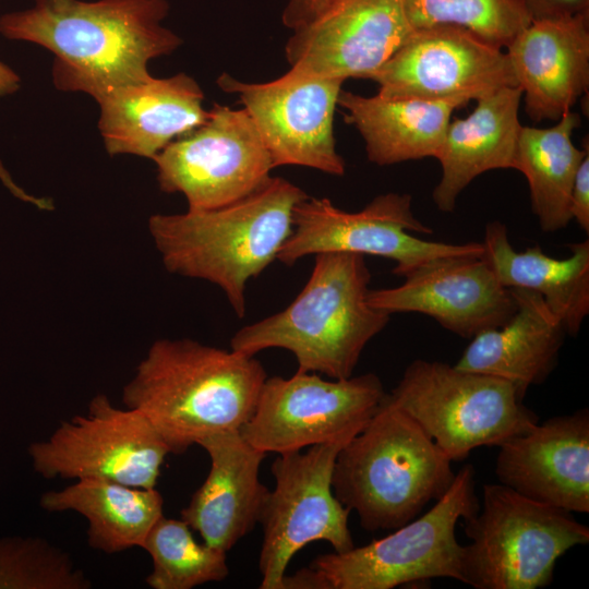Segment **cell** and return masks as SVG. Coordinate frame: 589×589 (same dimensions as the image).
Wrapping results in <instances>:
<instances>
[{
	"mask_svg": "<svg viewBox=\"0 0 589 589\" xmlns=\"http://www.w3.org/2000/svg\"><path fill=\"white\" fill-rule=\"evenodd\" d=\"M411 32L399 0H336L293 31L285 55L290 69L303 73L368 79Z\"/></svg>",
	"mask_w": 589,
	"mask_h": 589,
	"instance_id": "17",
	"label": "cell"
},
{
	"mask_svg": "<svg viewBox=\"0 0 589 589\" xmlns=\"http://www.w3.org/2000/svg\"><path fill=\"white\" fill-rule=\"evenodd\" d=\"M197 445L207 453L211 468L180 516L204 543L228 552L259 524L269 491L260 479L267 454L239 431L206 436Z\"/></svg>",
	"mask_w": 589,
	"mask_h": 589,
	"instance_id": "21",
	"label": "cell"
},
{
	"mask_svg": "<svg viewBox=\"0 0 589 589\" xmlns=\"http://www.w3.org/2000/svg\"><path fill=\"white\" fill-rule=\"evenodd\" d=\"M461 582L474 589H538L555 564L589 542L588 526L573 513L530 500L501 483L483 485L482 506L466 518Z\"/></svg>",
	"mask_w": 589,
	"mask_h": 589,
	"instance_id": "7",
	"label": "cell"
},
{
	"mask_svg": "<svg viewBox=\"0 0 589 589\" xmlns=\"http://www.w3.org/2000/svg\"><path fill=\"white\" fill-rule=\"evenodd\" d=\"M169 449L146 417L95 395L85 414L62 421L45 441L32 443L34 470L45 479H104L156 488Z\"/></svg>",
	"mask_w": 589,
	"mask_h": 589,
	"instance_id": "12",
	"label": "cell"
},
{
	"mask_svg": "<svg viewBox=\"0 0 589 589\" xmlns=\"http://www.w3.org/2000/svg\"><path fill=\"white\" fill-rule=\"evenodd\" d=\"M266 377L255 356L190 338H160L124 385L122 401L146 417L170 454L181 455L206 436L239 431Z\"/></svg>",
	"mask_w": 589,
	"mask_h": 589,
	"instance_id": "2",
	"label": "cell"
},
{
	"mask_svg": "<svg viewBox=\"0 0 589 589\" xmlns=\"http://www.w3.org/2000/svg\"><path fill=\"white\" fill-rule=\"evenodd\" d=\"M345 81L293 69L265 83L241 82L224 73L219 87L239 96L271 155L274 168L302 166L342 176L334 113Z\"/></svg>",
	"mask_w": 589,
	"mask_h": 589,
	"instance_id": "15",
	"label": "cell"
},
{
	"mask_svg": "<svg viewBox=\"0 0 589 589\" xmlns=\"http://www.w3.org/2000/svg\"><path fill=\"white\" fill-rule=\"evenodd\" d=\"M336 0H288L281 15L285 26L292 31L306 25Z\"/></svg>",
	"mask_w": 589,
	"mask_h": 589,
	"instance_id": "33",
	"label": "cell"
},
{
	"mask_svg": "<svg viewBox=\"0 0 589 589\" xmlns=\"http://www.w3.org/2000/svg\"><path fill=\"white\" fill-rule=\"evenodd\" d=\"M64 550L40 538L0 539V589H88Z\"/></svg>",
	"mask_w": 589,
	"mask_h": 589,
	"instance_id": "30",
	"label": "cell"
},
{
	"mask_svg": "<svg viewBox=\"0 0 589 589\" xmlns=\"http://www.w3.org/2000/svg\"><path fill=\"white\" fill-rule=\"evenodd\" d=\"M386 399L452 461L481 446L498 447L539 422L509 382L440 361L413 360Z\"/></svg>",
	"mask_w": 589,
	"mask_h": 589,
	"instance_id": "8",
	"label": "cell"
},
{
	"mask_svg": "<svg viewBox=\"0 0 589 589\" xmlns=\"http://www.w3.org/2000/svg\"><path fill=\"white\" fill-rule=\"evenodd\" d=\"M581 123L578 113L568 110L550 128L521 127L514 167L527 179L531 208L544 232L568 226L570 191L577 169L589 153L586 139L577 148L572 134Z\"/></svg>",
	"mask_w": 589,
	"mask_h": 589,
	"instance_id": "27",
	"label": "cell"
},
{
	"mask_svg": "<svg viewBox=\"0 0 589 589\" xmlns=\"http://www.w3.org/2000/svg\"><path fill=\"white\" fill-rule=\"evenodd\" d=\"M452 462L385 395L363 430L338 452L332 488L364 530H394L447 491L456 473Z\"/></svg>",
	"mask_w": 589,
	"mask_h": 589,
	"instance_id": "5",
	"label": "cell"
},
{
	"mask_svg": "<svg viewBox=\"0 0 589 589\" xmlns=\"http://www.w3.org/2000/svg\"><path fill=\"white\" fill-rule=\"evenodd\" d=\"M531 21L589 12V0H522Z\"/></svg>",
	"mask_w": 589,
	"mask_h": 589,
	"instance_id": "32",
	"label": "cell"
},
{
	"mask_svg": "<svg viewBox=\"0 0 589 589\" xmlns=\"http://www.w3.org/2000/svg\"><path fill=\"white\" fill-rule=\"evenodd\" d=\"M569 212L572 219L586 232H589V153L581 160L574 178Z\"/></svg>",
	"mask_w": 589,
	"mask_h": 589,
	"instance_id": "31",
	"label": "cell"
},
{
	"mask_svg": "<svg viewBox=\"0 0 589 589\" xmlns=\"http://www.w3.org/2000/svg\"><path fill=\"white\" fill-rule=\"evenodd\" d=\"M21 85L17 73L0 61V98L15 93Z\"/></svg>",
	"mask_w": 589,
	"mask_h": 589,
	"instance_id": "35",
	"label": "cell"
},
{
	"mask_svg": "<svg viewBox=\"0 0 589 589\" xmlns=\"http://www.w3.org/2000/svg\"><path fill=\"white\" fill-rule=\"evenodd\" d=\"M498 483L570 513H589V411L553 417L498 446Z\"/></svg>",
	"mask_w": 589,
	"mask_h": 589,
	"instance_id": "18",
	"label": "cell"
},
{
	"mask_svg": "<svg viewBox=\"0 0 589 589\" xmlns=\"http://www.w3.org/2000/svg\"><path fill=\"white\" fill-rule=\"evenodd\" d=\"M412 27L455 25L506 47L530 22L522 0H399Z\"/></svg>",
	"mask_w": 589,
	"mask_h": 589,
	"instance_id": "29",
	"label": "cell"
},
{
	"mask_svg": "<svg viewBox=\"0 0 589 589\" xmlns=\"http://www.w3.org/2000/svg\"><path fill=\"white\" fill-rule=\"evenodd\" d=\"M168 12L167 0H34L2 14L0 34L51 51L56 88L97 100L149 80V61L180 47L182 39L161 24Z\"/></svg>",
	"mask_w": 589,
	"mask_h": 589,
	"instance_id": "1",
	"label": "cell"
},
{
	"mask_svg": "<svg viewBox=\"0 0 589 589\" xmlns=\"http://www.w3.org/2000/svg\"><path fill=\"white\" fill-rule=\"evenodd\" d=\"M431 232L414 216L406 193L381 194L358 212L342 211L326 197L306 196L293 209L292 230L277 261L291 266L324 252L375 255L394 261L393 273L404 278L437 259L483 254L482 242L448 243L416 236Z\"/></svg>",
	"mask_w": 589,
	"mask_h": 589,
	"instance_id": "9",
	"label": "cell"
},
{
	"mask_svg": "<svg viewBox=\"0 0 589 589\" xmlns=\"http://www.w3.org/2000/svg\"><path fill=\"white\" fill-rule=\"evenodd\" d=\"M203 100L199 83L185 73L111 89L96 100L107 153L153 160L169 143L206 121Z\"/></svg>",
	"mask_w": 589,
	"mask_h": 589,
	"instance_id": "20",
	"label": "cell"
},
{
	"mask_svg": "<svg viewBox=\"0 0 589 589\" xmlns=\"http://www.w3.org/2000/svg\"><path fill=\"white\" fill-rule=\"evenodd\" d=\"M141 548L152 558L145 582L153 589H192L229 575L227 552L197 542L182 519L163 515Z\"/></svg>",
	"mask_w": 589,
	"mask_h": 589,
	"instance_id": "28",
	"label": "cell"
},
{
	"mask_svg": "<svg viewBox=\"0 0 589 589\" xmlns=\"http://www.w3.org/2000/svg\"><path fill=\"white\" fill-rule=\"evenodd\" d=\"M385 395L374 373L329 380L300 371L290 377L267 376L251 418L239 432L265 454L346 445L363 430Z\"/></svg>",
	"mask_w": 589,
	"mask_h": 589,
	"instance_id": "10",
	"label": "cell"
},
{
	"mask_svg": "<svg viewBox=\"0 0 589 589\" xmlns=\"http://www.w3.org/2000/svg\"><path fill=\"white\" fill-rule=\"evenodd\" d=\"M483 257L506 288H522L540 294L562 322L566 334L576 336L589 314V241L568 244L564 259L549 256L536 245L513 248L506 225L485 226Z\"/></svg>",
	"mask_w": 589,
	"mask_h": 589,
	"instance_id": "24",
	"label": "cell"
},
{
	"mask_svg": "<svg viewBox=\"0 0 589 589\" xmlns=\"http://www.w3.org/2000/svg\"><path fill=\"white\" fill-rule=\"evenodd\" d=\"M159 189L181 193L191 212L218 208L263 184L274 169L248 111L214 104L206 121L153 158Z\"/></svg>",
	"mask_w": 589,
	"mask_h": 589,
	"instance_id": "13",
	"label": "cell"
},
{
	"mask_svg": "<svg viewBox=\"0 0 589 589\" xmlns=\"http://www.w3.org/2000/svg\"><path fill=\"white\" fill-rule=\"evenodd\" d=\"M306 196L287 179L271 176L218 208L154 214L148 232L169 273L217 286L241 318L249 280L277 260L292 230L293 209Z\"/></svg>",
	"mask_w": 589,
	"mask_h": 589,
	"instance_id": "3",
	"label": "cell"
},
{
	"mask_svg": "<svg viewBox=\"0 0 589 589\" xmlns=\"http://www.w3.org/2000/svg\"><path fill=\"white\" fill-rule=\"evenodd\" d=\"M525 109L558 120L589 86V12L531 21L506 46Z\"/></svg>",
	"mask_w": 589,
	"mask_h": 589,
	"instance_id": "19",
	"label": "cell"
},
{
	"mask_svg": "<svg viewBox=\"0 0 589 589\" xmlns=\"http://www.w3.org/2000/svg\"><path fill=\"white\" fill-rule=\"evenodd\" d=\"M519 86L503 87L477 100L464 119L450 120L436 155L442 176L432 199L442 212H453L459 194L478 176L514 167L521 124Z\"/></svg>",
	"mask_w": 589,
	"mask_h": 589,
	"instance_id": "23",
	"label": "cell"
},
{
	"mask_svg": "<svg viewBox=\"0 0 589 589\" xmlns=\"http://www.w3.org/2000/svg\"><path fill=\"white\" fill-rule=\"evenodd\" d=\"M370 281L363 255L315 254L312 273L294 300L237 330L230 349L248 356L285 349L294 356L297 371L350 377L365 346L390 318L369 303Z\"/></svg>",
	"mask_w": 589,
	"mask_h": 589,
	"instance_id": "4",
	"label": "cell"
},
{
	"mask_svg": "<svg viewBox=\"0 0 589 589\" xmlns=\"http://www.w3.org/2000/svg\"><path fill=\"white\" fill-rule=\"evenodd\" d=\"M369 303L381 311L420 313L445 329L472 338L503 325L516 311V301L482 254L434 260L389 288L370 289Z\"/></svg>",
	"mask_w": 589,
	"mask_h": 589,
	"instance_id": "16",
	"label": "cell"
},
{
	"mask_svg": "<svg viewBox=\"0 0 589 589\" xmlns=\"http://www.w3.org/2000/svg\"><path fill=\"white\" fill-rule=\"evenodd\" d=\"M0 181L4 185V188H7L9 192L20 201L28 203L41 211H52L55 208V205L50 199L32 195L27 193L23 188H21L17 183H15L1 160Z\"/></svg>",
	"mask_w": 589,
	"mask_h": 589,
	"instance_id": "34",
	"label": "cell"
},
{
	"mask_svg": "<svg viewBox=\"0 0 589 589\" xmlns=\"http://www.w3.org/2000/svg\"><path fill=\"white\" fill-rule=\"evenodd\" d=\"M345 445L321 444L278 455L272 465L275 486L268 491L259 524L261 589H284L292 557L306 544L325 541L334 552L354 546L348 519L351 510L335 496L332 477Z\"/></svg>",
	"mask_w": 589,
	"mask_h": 589,
	"instance_id": "11",
	"label": "cell"
},
{
	"mask_svg": "<svg viewBox=\"0 0 589 589\" xmlns=\"http://www.w3.org/2000/svg\"><path fill=\"white\" fill-rule=\"evenodd\" d=\"M479 507L474 468L465 465L425 514L365 545L316 556L286 575L284 589H393L432 578L461 582L456 525Z\"/></svg>",
	"mask_w": 589,
	"mask_h": 589,
	"instance_id": "6",
	"label": "cell"
},
{
	"mask_svg": "<svg viewBox=\"0 0 589 589\" xmlns=\"http://www.w3.org/2000/svg\"><path fill=\"white\" fill-rule=\"evenodd\" d=\"M383 98H416L458 107L518 86L506 52L455 25L416 28L369 75Z\"/></svg>",
	"mask_w": 589,
	"mask_h": 589,
	"instance_id": "14",
	"label": "cell"
},
{
	"mask_svg": "<svg viewBox=\"0 0 589 589\" xmlns=\"http://www.w3.org/2000/svg\"><path fill=\"white\" fill-rule=\"evenodd\" d=\"M509 290L514 314L473 336L455 366L505 380L525 398L530 386L542 384L555 369L566 330L540 294Z\"/></svg>",
	"mask_w": 589,
	"mask_h": 589,
	"instance_id": "22",
	"label": "cell"
},
{
	"mask_svg": "<svg viewBox=\"0 0 589 589\" xmlns=\"http://www.w3.org/2000/svg\"><path fill=\"white\" fill-rule=\"evenodd\" d=\"M346 122L361 134L368 159L378 166L436 157L458 106L416 98L365 97L340 91Z\"/></svg>",
	"mask_w": 589,
	"mask_h": 589,
	"instance_id": "25",
	"label": "cell"
},
{
	"mask_svg": "<svg viewBox=\"0 0 589 589\" xmlns=\"http://www.w3.org/2000/svg\"><path fill=\"white\" fill-rule=\"evenodd\" d=\"M47 512H75L87 520V543L107 554L141 548L164 515V497L154 489L86 478L39 498Z\"/></svg>",
	"mask_w": 589,
	"mask_h": 589,
	"instance_id": "26",
	"label": "cell"
}]
</instances>
